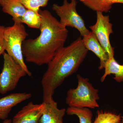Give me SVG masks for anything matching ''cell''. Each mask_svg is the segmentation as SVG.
<instances>
[{
    "mask_svg": "<svg viewBox=\"0 0 123 123\" xmlns=\"http://www.w3.org/2000/svg\"><path fill=\"white\" fill-rule=\"evenodd\" d=\"M39 13L42 18L40 34L35 39L25 40L22 51L26 61L40 66L48 64L64 47L68 31L48 10H40Z\"/></svg>",
    "mask_w": 123,
    "mask_h": 123,
    "instance_id": "obj_1",
    "label": "cell"
},
{
    "mask_svg": "<svg viewBox=\"0 0 123 123\" xmlns=\"http://www.w3.org/2000/svg\"><path fill=\"white\" fill-rule=\"evenodd\" d=\"M88 51L81 37L57 51L48 64L47 69L42 77L43 102L47 103L53 99L56 89L61 85L67 78L77 72L86 57Z\"/></svg>",
    "mask_w": 123,
    "mask_h": 123,
    "instance_id": "obj_2",
    "label": "cell"
},
{
    "mask_svg": "<svg viewBox=\"0 0 123 123\" xmlns=\"http://www.w3.org/2000/svg\"><path fill=\"white\" fill-rule=\"evenodd\" d=\"M78 86L70 89L67 93L66 103L69 107L97 108L99 106L97 101L99 99V90L93 86L89 79L77 75Z\"/></svg>",
    "mask_w": 123,
    "mask_h": 123,
    "instance_id": "obj_3",
    "label": "cell"
},
{
    "mask_svg": "<svg viewBox=\"0 0 123 123\" xmlns=\"http://www.w3.org/2000/svg\"><path fill=\"white\" fill-rule=\"evenodd\" d=\"M28 36L23 23H14L12 26L5 28V50L30 77L31 73L24 62L22 51L23 43Z\"/></svg>",
    "mask_w": 123,
    "mask_h": 123,
    "instance_id": "obj_4",
    "label": "cell"
},
{
    "mask_svg": "<svg viewBox=\"0 0 123 123\" xmlns=\"http://www.w3.org/2000/svg\"><path fill=\"white\" fill-rule=\"evenodd\" d=\"M77 0H63V4H54L52 10L60 18V22L63 25L77 29L82 37L90 32L86 28L85 21L77 11Z\"/></svg>",
    "mask_w": 123,
    "mask_h": 123,
    "instance_id": "obj_5",
    "label": "cell"
},
{
    "mask_svg": "<svg viewBox=\"0 0 123 123\" xmlns=\"http://www.w3.org/2000/svg\"><path fill=\"white\" fill-rule=\"evenodd\" d=\"M2 55L4 65L0 73V94H4L14 89L20 79L27 74L8 53L5 52Z\"/></svg>",
    "mask_w": 123,
    "mask_h": 123,
    "instance_id": "obj_6",
    "label": "cell"
},
{
    "mask_svg": "<svg viewBox=\"0 0 123 123\" xmlns=\"http://www.w3.org/2000/svg\"><path fill=\"white\" fill-rule=\"evenodd\" d=\"M99 43L103 48L108 58L114 57V48L111 45L110 35L113 33L112 24L110 22V16L97 12V21L94 25L89 27Z\"/></svg>",
    "mask_w": 123,
    "mask_h": 123,
    "instance_id": "obj_7",
    "label": "cell"
},
{
    "mask_svg": "<svg viewBox=\"0 0 123 123\" xmlns=\"http://www.w3.org/2000/svg\"><path fill=\"white\" fill-rule=\"evenodd\" d=\"M44 108V103L35 104L30 102L14 116L12 123H39Z\"/></svg>",
    "mask_w": 123,
    "mask_h": 123,
    "instance_id": "obj_8",
    "label": "cell"
},
{
    "mask_svg": "<svg viewBox=\"0 0 123 123\" xmlns=\"http://www.w3.org/2000/svg\"><path fill=\"white\" fill-rule=\"evenodd\" d=\"M32 97L30 93H15L0 98V120L7 119L12 108Z\"/></svg>",
    "mask_w": 123,
    "mask_h": 123,
    "instance_id": "obj_9",
    "label": "cell"
},
{
    "mask_svg": "<svg viewBox=\"0 0 123 123\" xmlns=\"http://www.w3.org/2000/svg\"><path fill=\"white\" fill-rule=\"evenodd\" d=\"M44 103V111L39 123H64L63 117L66 109H59L57 103L53 99L49 102Z\"/></svg>",
    "mask_w": 123,
    "mask_h": 123,
    "instance_id": "obj_10",
    "label": "cell"
},
{
    "mask_svg": "<svg viewBox=\"0 0 123 123\" xmlns=\"http://www.w3.org/2000/svg\"><path fill=\"white\" fill-rule=\"evenodd\" d=\"M84 44L86 48L91 51L99 58L100 65L98 67L99 70L104 68L105 63L108 59V56L99 43L97 37L91 31L82 38Z\"/></svg>",
    "mask_w": 123,
    "mask_h": 123,
    "instance_id": "obj_11",
    "label": "cell"
},
{
    "mask_svg": "<svg viewBox=\"0 0 123 123\" xmlns=\"http://www.w3.org/2000/svg\"><path fill=\"white\" fill-rule=\"evenodd\" d=\"M2 11L11 15L14 23H22V18L26 8L18 0H0Z\"/></svg>",
    "mask_w": 123,
    "mask_h": 123,
    "instance_id": "obj_12",
    "label": "cell"
},
{
    "mask_svg": "<svg viewBox=\"0 0 123 123\" xmlns=\"http://www.w3.org/2000/svg\"><path fill=\"white\" fill-rule=\"evenodd\" d=\"M105 72L101 78V81L103 82L108 75L114 74L113 77L118 82H123V65L120 64L114 57H109L105 63Z\"/></svg>",
    "mask_w": 123,
    "mask_h": 123,
    "instance_id": "obj_13",
    "label": "cell"
},
{
    "mask_svg": "<svg viewBox=\"0 0 123 123\" xmlns=\"http://www.w3.org/2000/svg\"><path fill=\"white\" fill-rule=\"evenodd\" d=\"M85 6L96 12L107 13L114 4H123V0H79Z\"/></svg>",
    "mask_w": 123,
    "mask_h": 123,
    "instance_id": "obj_14",
    "label": "cell"
},
{
    "mask_svg": "<svg viewBox=\"0 0 123 123\" xmlns=\"http://www.w3.org/2000/svg\"><path fill=\"white\" fill-rule=\"evenodd\" d=\"M68 115H76L78 117L80 123H92L93 113L88 108H77L69 107L66 109Z\"/></svg>",
    "mask_w": 123,
    "mask_h": 123,
    "instance_id": "obj_15",
    "label": "cell"
},
{
    "mask_svg": "<svg viewBox=\"0 0 123 123\" xmlns=\"http://www.w3.org/2000/svg\"><path fill=\"white\" fill-rule=\"evenodd\" d=\"M41 22L42 18L39 13L29 9H26L22 18V23L34 29H39Z\"/></svg>",
    "mask_w": 123,
    "mask_h": 123,
    "instance_id": "obj_16",
    "label": "cell"
},
{
    "mask_svg": "<svg viewBox=\"0 0 123 123\" xmlns=\"http://www.w3.org/2000/svg\"><path fill=\"white\" fill-rule=\"evenodd\" d=\"M122 118L120 114L100 110L97 111V116L92 123H120Z\"/></svg>",
    "mask_w": 123,
    "mask_h": 123,
    "instance_id": "obj_17",
    "label": "cell"
},
{
    "mask_svg": "<svg viewBox=\"0 0 123 123\" xmlns=\"http://www.w3.org/2000/svg\"><path fill=\"white\" fill-rule=\"evenodd\" d=\"M27 9L32 10L39 13L40 7H44L48 4L49 0H18Z\"/></svg>",
    "mask_w": 123,
    "mask_h": 123,
    "instance_id": "obj_18",
    "label": "cell"
},
{
    "mask_svg": "<svg viewBox=\"0 0 123 123\" xmlns=\"http://www.w3.org/2000/svg\"><path fill=\"white\" fill-rule=\"evenodd\" d=\"M5 27L0 25V56L5 51L4 31Z\"/></svg>",
    "mask_w": 123,
    "mask_h": 123,
    "instance_id": "obj_19",
    "label": "cell"
},
{
    "mask_svg": "<svg viewBox=\"0 0 123 123\" xmlns=\"http://www.w3.org/2000/svg\"><path fill=\"white\" fill-rule=\"evenodd\" d=\"M12 120L10 119H7L4 120L2 123H12Z\"/></svg>",
    "mask_w": 123,
    "mask_h": 123,
    "instance_id": "obj_20",
    "label": "cell"
},
{
    "mask_svg": "<svg viewBox=\"0 0 123 123\" xmlns=\"http://www.w3.org/2000/svg\"><path fill=\"white\" fill-rule=\"evenodd\" d=\"M121 123H123V117H122V121H121Z\"/></svg>",
    "mask_w": 123,
    "mask_h": 123,
    "instance_id": "obj_21",
    "label": "cell"
},
{
    "mask_svg": "<svg viewBox=\"0 0 123 123\" xmlns=\"http://www.w3.org/2000/svg\"></svg>",
    "mask_w": 123,
    "mask_h": 123,
    "instance_id": "obj_22",
    "label": "cell"
}]
</instances>
